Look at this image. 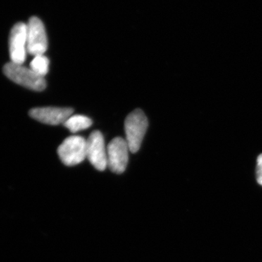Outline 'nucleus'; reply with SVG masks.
<instances>
[{
  "mask_svg": "<svg viewBox=\"0 0 262 262\" xmlns=\"http://www.w3.org/2000/svg\"><path fill=\"white\" fill-rule=\"evenodd\" d=\"M9 52L10 62L24 64L27 58V27L24 23L15 24L10 34Z\"/></svg>",
  "mask_w": 262,
  "mask_h": 262,
  "instance_id": "423d86ee",
  "label": "nucleus"
},
{
  "mask_svg": "<svg viewBox=\"0 0 262 262\" xmlns=\"http://www.w3.org/2000/svg\"><path fill=\"white\" fill-rule=\"evenodd\" d=\"M87 158L95 168L103 171L108 167L107 149L100 131L91 133L87 140Z\"/></svg>",
  "mask_w": 262,
  "mask_h": 262,
  "instance_id": "0eeeda50",
  "label": "nucleus"
},
{
  "mask_svg": "<svg viewBox=\"0 0 262 262\" xmlns=\"http://www.w3.org/2000/svg\"><path fill=\"white\" fill-rule=\"evenodd\" d=\"M3 72L10 80L27 89L38 92L46 89V81L45 77L38 75L30 68L24 67L23 64L10 62L4 66Z\"/></svg>",
  "mask_w": 262,
  "mask_h": 262,
  "instance_id": "f257e3e1",
  "label": "nucleus"
},
{
  "mask_svg": "<svg viewBox=\"0 0 262 262\" xmlns=\"http://www.w3.org/2000/svg\"><path fill=\"white\" fill-rule=\"evenodd\" d=\"M58 155L67 166L78 165L87 158V140L79 136H70L58 148Z\"/></svg>",
  "mask_w": 262,
  "mask_h": 262,
  "instance_id": "7ed1b4c3",
  "label": "nucleus"
},
{
  "mask_svg": "<svg viewBox=\"0 0 262 262\" xmlns=\"http://www.w3.org/2000/svg\"><path fill=\"white\" fill-rule=\"evenodd\" d=\"M50 61L48 57L43 55H37L33 58L30 63V69L41 77H45L49 71Z\"/></svg>",
  "mask_w": 262,
  "mask_h": 262,
  "instance_id": "9d476101",
  "label": "nucleus"
},
{
  "mask_svg": "<svg viewBox=\"0 0 262 262\" xmlns=\"http://www.w3.org/2000/svg\"><path fill=\"white\" fill-rule=\"evenodd\" d=\"M27 27V51L34 56L44 54L48 50V37L42 20L32 17Z\"/></svg>",
  "mask_w": 262,
  "mask_h": 262,
  "instance_id": "20e7f679",
  "label": "nucleus"
},
{
  "mask_svg": "<svg viewBox=\"0 0 262 262\" xmlns=\"http://www.w3.org/2000/svg\"><path fill=\"white\" fill-rule=\"evenodd\" d=\"M256 180L258 184L262 186V154L258 157L256 166Z\"/></svg>",
  "mask_w": 262,
  "mask_h": 262,
  "instance_id": "9b49d317",
  "label": "nucleus"
},
{
  "mask_svg": "<svg viewBox=\"0 0 262 262\" xmlns=\"http://www.w3.org/2000/svg\"><path fill=\"white\" fill-rule=\"evenodd\" d=\"M93 122L89 117L83 115H72L67 119L63 125L68 128L71 132H79V131L85 130L92 125Z\"/></svg>",
  "mask_w": 262,
  "mask_h": 262,
  "instance_id": "1a4fd4ad",
  "label": "nucleus"
},
{
  "mask_svg": "<svg viewBox=\"0 0 262 262\" xmlns=\"http://www.w3.org/2000/svg\"><path fill=\"white\" fill-rule=\"evenodd\" d=\"M147 127V117L142 110H134L127 115L125 121V140L131 152H137L140 149Z\"/></svg>",
  "mask_w": 262,
  "mask_h": 262,
  "instance_id": "f03ea898",
  "label": "nucleus"
},
{
  "mask_svg": "<svg viewBox=\"0 0 262 262\" xmlns=\"http://www.w3.org/2000/svg\"><path fill=\"white\" fill-rule=\"evenodd\" d=\"M74 110L72 108L38 107L29 111V115L34 120L51 125L64 123L72 116Z\"/></svg>",
  "mask_w": 262,
  "mask_h": 262,
  "instance_id": "6e6552de",
  "label": "nucleus"
},
{
  "mask_svg": "<svg viewBox=\"0 0 262 262\" xmlns=\"http://www.w3.org/2000/svg\"><path fill=\"white\" fill-rule=\"evenodd\" d=\"M129 148L126 140L115 138L107 146L108 167L113 173L120 174L125 171L128 163Z\"/></svg>",
  "mask_w": 262,
  "mask_h": 262,
  "instance_id": "39448f33",
  "label": "nucleus"
}]
</instances>
